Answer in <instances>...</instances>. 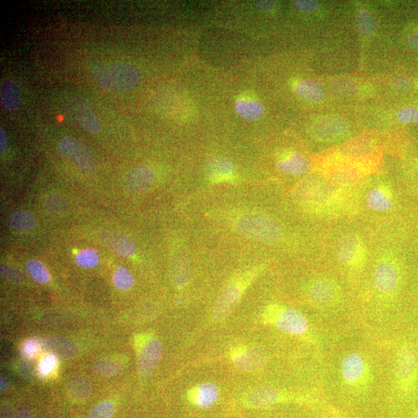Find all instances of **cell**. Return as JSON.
<instances>
[{"label": "cell", "instance_id": "31", "mask_svg": "<svg viewBox=\"0 0 418 418\" xmlns=\"http://www.w3.org/2000/svg\"><path fill=\"white\" fill-rule=\"evenodd\" d=\"M113 284L121 291L130 290L134 285V278L129 269L119 267L114 274Z\"/></svg>", "mask_w": 418, "mask_h": 418}, {"label": "cell", "instance_id": "39", "mask_svg": "<svg viewBox=\"0 0 418 418\" xmlns=\"http://www.w3.org/2000/svg\"><path fill=\"white\" fill-rule=\"evenodd\" d=\"M8 137L6 135L3 128H0V152L3 153L8 148Z\"/></svg>", "mask_w": 418, "mask_h": 418}, {"label": "cell", "instance_id": "36", "mask_svg": "<svg viewBox=\"0 0 418 418\" xmlns=\"http://www.w3.org/2000/svg\"><path fill=\"white\" fill-rule=\"evenodd\" d=\"M397 119L401 123L418 122V109L415 107L404 108L397 115Z\"/></svg>", "mask_w": 418, "mask_h": 418}, {"label": "cell", "instance_id": "29", "mask_svg": "<svg viewBox=\"0 0 418 418\" xmlns=\"http://www.w3.org/2000/svg\"><path fill=\"white\" fill-rule=\"evenodd\" d=\"M69 392L72 399L76 401H84L91 394V385L85 379L72 381L69 385Z\"/></svg>", "mask_w": 418, "mask_h": 418}, {"label": "cell", "instance_id": "37", "mask_svg": "<svg viewBox=\"0 0 418 418\" xmlns=\"http://www.w3.org/2000/svg\"><path fill=\"white\" fill-rule=\"evenodd\" d=\"M39 349L40 346L37 342L29 340L24 344L22 353L28 358H32L37 353Z\"/></svg>", "mask_w": 418, "mask_h": 418}, {"label": "cell", "instance_id": "41", "mask_svg": "<svg viewBox=\"0 0 418 418\" xmlns=\"http://www.w3.org/2000/svg\"><path fill=\"white\" fill-rule=\"evenodd\" d=\"M30 415V409L28 408H23L19 409L17 414L11 418H29Z\"/></svg>", "mask_w": 418, "mask_h": 418}, {"label": "cell", "instance_id": "7", "mask_svg": "<svg viewBox=\"0 0 418 418\" xmlns=\"http://www.w3.org/2000/svg\"><path fill=\"white\" fill-rule=\"evenodd\" d=\"M264 267H256L249 271L241 272L227 283L221 290L212 311L213 320H224L239 304L246 290L262 271Z\"/></svg>", "mask_w": 418, "mask_h": 418}, {"label": "cell", "instance_id": "15", "mask_svg": "<svg viewBox=\"0 0 418 418\" xmlns=\"http://www.w3.org/2000/svg\"><path fill=\"white\" fill-rule=\"evenodd\" d=\"M156 181V175L149 167L140 166L132 168L126 175L124 184L128 191L142 193L150 188Z\"/></svg>", "mask_w": 418, "mask_h": 418}, {"label": "cell", "instance_id": "38", "mask_svg": "<svg viewBox=\"0 0 418 418\" xmlns=\"http://www.w3.org/2000/svg\"><path fill=\"white\" fill-rule=\"evenodd\" d=\"M294 4L299 10L306 12H312L318 9V3L315 1H294Z\"/></svg>", "mask_w": 418, "mask_h": 418}, {"label": "cell", "instance_id": "11", "mask_svg": "<svg viewBox=\"0 0 418 418\" xmlns=\"http://www.w3.org/2000/svg\"><path fill=\"white\" fill-rule=\"evenodd\" d=\"M369 210L378 213L404 211L399 193L387 184L376 185L368 191L365 199Z\"/></svg>", "mask_w": 418, "mask_h": 418}, {"label": "cell", "instance_id": "21", "mask_svg": "<svg viewBox=\"0 0 418 418\" xmlns=\"http://www.w3.org/2000/svg\"><path fill=\"white\" fill-rule=\"evenodd\" d=\"M0 99L5 109L10 112H17L22 106V96L17 84L11 79H6L2 83Z\"/></svg>", "mask_w": 418, "mask_h": 418}, {"label": "cell", "instance_id": "22", "mask_svg": "<svg viewBox=\"0 0 418 418\" xmlns=\"http://www.w3.org/2000/svg\"><path fill=\"white\" fill-rule=\"evenodd\" d=\"M235 111L247 121L258 120L265 113V107L259 101L251 98H242L237 101Z\"/></svg>", "mask_w": 418, "mask_h": 418}, {"label": "cell", "instance_id": "40", "mask_svg": "<svg viewBox=\"0 0 418 418\" xmlns=\"http://www.w3.org/2000/svg\"><path fill=\"white\" fill-rule=\"evenodd\" d=\"M256 8L262 12L271 11L275 6V3L273 1H258L255 3Z\"/></svg>", "mask_w": 418, "mask_h": 418}, {"label": "cell", "instance_id": "34", "mask_svg": "<svg viewBox=\"0 0 418 418\" xmlns=\"http://www.w3.org/2000/svg\"><path fill=\"white\" fill-rule=\"evenodd\" d=\"M115 407L110 401H105L97 404L90 413L89 418H112Z\"/></svg>", "mask_w": 418, "mask_h": 418}, {"label": "cell", "instance_id": "9", "mask_svg": "<svg viewBox=\"0 0 418 418\" xmlns=\"http://www.w3.org/2000/svg\"><path fill=\"white\" fill-rule=\"evenodd\" d=\"M376 157L357 160L335 161L325 165L326 179L334 185L349 190L374 170Z\"/></svg>", "mask_w": 418, "mask_h": 418}, {"label": "cell", "instance_id": "42", "mask_svg": "<svg viewBox=\"0 0 418 418\" xmlns=\"http://www.w3.org/2000/svg\"><path fill=\"white\" fill-rule=\"evenodd\" d=\"M417 414H418V411H417Z\"/></svg>", "mask_w": 418, "mask_h": 418}, {"label": "cell", "instance_id": "3", "mask_svg": "<svg viewBox=\"0 0 418 418\" xmlns=\"http://www.w3.org/2000/svg\"><path fill=\"white\" fill-rule=\"evenodd\" d=\"M383 344L386 356L384 401L393 406L417 401L418 320L403 328Z\"/></svg>", "mask_w": 418, "mask_h": 418}, {"label": "cell", "instance_id": "13", "mask_svg": "<svg viewBox=\"0 0 418 418\" xmlns=\"http://www.w3.org/2000/svg\"><path fill=\"white\" fill-rule=\"evenodd\" d=\"M163 347L158 338L146 340L140 349L137 357V369L142 377L150 376L160 362Z\"/></svg>", "mask_w": 418, "mask_h": 418}, {"label": "cell", "instance_id": "26", "mask_svg": "<svg viewBox=\"0 0 418 418\" xmlns=\"http://www.w3.org/2000/svg\"><path fill=\"white\" fill-rule=\"evenodd\" d=\"M26 269L33 281L38 284L44 285L50 281V274L42 262L36 259H31L26 265Z\"/></svg>", "mask_w": 418, "mask_h": 418}, {"label": "cell", "instance_id": "28", "mask_svg": "<svg viewBox=\"0 0 418 418\" xmlns=\"http://www.w3.org/2000/svg\"><path fill=\"white\" fill-rule=\"evenodd\" d=\"M93 370L101 376L111 377L117 375L123 369L122 363L110 360H99L94 363Z\"/></svg>", "mask_w": 418, "mask_h": 418}, {"label": "cell", "instance_id": "23", "mask_svg": "<svg viewBox=\"0 0 418 418\" xmlns=\"http://www.w3.org/2000/svg\"><path fill=\"white\" fill-rule=\"evenodd\" d=\"M298 95L309 102L319 103L325 97V90L318 81L306 79L296 85Z\"/></svg>", "mask_w": 418, "mask_h": 418}, {"label": "cell", "instance_id": "24", "mask_svg": "<svg viewBox=\"0 0 418 418\" xmlns=\"http://www.w3.org/2000/svg\"><path fill=\"white\" fill-rule=\"evenodd\" d=\"M78 122L85 131L97 133L100 131V124L95 112L85 99L80 103L77 111Z\"/></svg>", "mask_w": 418, "mask_h": 418}, {"label": "cell", "instance_id": "14", "mask_svg": "<svg viewBox=\"0 0 418 418\" xmlns=\"http://www.w3.org/2000/svg\"><path fill=\"white\" fill-rule=\"evenodd\" d=\"M101 244L124 258H131L136 253L137 247L128 235L117 231H103L98 237Z\"/></svg>", "mask_w": 418, "mask_h": 418}, {"label": "cell", "instance_id": "6", "mask_svg": "<svg viewBox=\"0 0 418 418\" xmlns=\"http://www.w3.org/2000/svg\"><path fill=\"white\" fill-rule=\"evenodd\" d=\"M92 76L103 90L112 93L131 91L142 82V74L138 67L125 62L110 65L98 62L93 65Z\"/></svg>", "mask_w": 418, "mask_h": 418}, {"label": "cell", "instance_id": "25", "mask_svg": "<svg viewBox=\"0 0 418 418\" xmlns=\"http://www.w3.org/2000/svg\"><path fill=\"white\" fill-rule=\"evenodd\" d=\"M9 224L15 231H29L37 226V220L32 213L20 210L10 215Z\"/></svg>", "mask_w": 418, "mask_h": 418}, {"label": "cell", "instance_id": "5", "mask_svg": "<svg viewBox=\"0 0 418 418\" xmlns=\"http://www.w3.org/2000/svg\"><path fill=\"white\" fill-rule=\"evenodd\" d=\"M328 180L313 178L303 182L295 191L300 206L310 213L329 215L346 207L349 194Z\"/></svg>", "mask_w": 418, "mask_h": 418}, {"label": "cell", "instance_id": "27", "mask_svg": "<svg viewBox=\"0 0 418 418\" xmlns=\"http://www.w3.org/2000/svg\"><path fill=\"white\" fill-rule=\"evenodd\" d=\"M315 408L318 410L320 418H362L359 415L336 408L326 401H324Z\"/></svg>", "mask_w": 418, "mask_h": 418}, {"label": "cell", "instance_id": "32", "mask_svg": "<svg viewBox=\"0 0 418 418\" xmlns=\"http://www.w3.org/2000/svg\"><path fill=\"white\" fill-rule=\"evenodd\" d=\"M76 262L80 267L86 269L96 267L99 265V256L95 249H85L77 254Z\"/></svg>", "mask_w": 418, "mask_h": 418}, {"label": "cell", "instance_id": "19", "mask_svg": "<svg viewBox=\"0 0 418 418\" xmlns=\"http://www.w3.org/2000/svg\"><path fill=\"white\" fill-rule=\"evenodd\" d=\"M206 174L213 183L233 181L235 178L234 167L231 161L222 157H215L208 161Z\"/></svg>", "mask_w": 418, "mask_h": 418}, {"label": "cell", "instance_id": "8", "mask_svg": "<svg viewBox=\"0 0 418 418\" xmlns=\"http://www.w3.org/2000/svg\"><path fill=\"white\" fill-rule=\"evenodd\" d=\"M234 228L244 237L265 244H276L283 235L282 228L278 221L260 213L238 215L234 219Z\"/></svg>", "mask_w": 418, "mask_h": 418}, {"label": "cell", "instance_id": "4", "mask_svg": "<svg viewBox=\"0 0 418 418\" xmlns=\"http://www.w3.org/2000/svg\"><path fill=\"white\" fill-rule=\"evenodd\" d=\"M262 320L266 326L274 328L283 335L304 344L309 352L321 362L336 338L320 326L308 314L296 308L278 303L265 308Z\"/></svg>", "mask_w": 418, "mask_h": 418}, {"label": "cell", "instance_id": "20", "mask_svg": "<svg viewBox=\"0 0 418 418\" xmlns=\"http://www.w3.org/2000/svg\"><path fill=\"white\" fill-rule=\"evenodd\" d=\"M42 346L53 355L71 359L78 353V348L72 340L62 337H51L42 340Z\"/></svg>", "mask_w": 418, "mask_h": 418}, {"label": "cell", "instance_id": "16", "mask_svg": "<svg viewBox=\"0 0 418 418\" xmlns=\"http://www.w3.org/2000/svg\"><path fill=\"white\" fill-rule=\"evenodd\" d=\"M219 389L217 384L206 382L192 387L188 391L187 397L194 406L201 409L212 408L219 401Z\"/></svg>", "mask_w": 418, "mask_h": 418}, {"label": "cell", "instance_id": "2", "mask_svg": "<svg viewBox=\"0 0 418 418\" xmlns=\"http://www.w3.org/2000/svg\"><path fill=\"white\" fill-rule=\"evenodd\" d=\"M319 381L328 403L367 406L385 400L386 356L382 342L362 326L336 337L320 363Z\"/></svg>", "mask_w": 418, "mask_h": 418}, {"label": "cell", "instance_id": "30", "mask_svg": "<svg viewBox=\"0 0 418 418\" xmlns=\"http://www.w3.org/2000/svg\"><path fill=\"white\" fill-rule=\"evenodd\" d=\"M44 207L46 210L52 215H60L65 212L67 204L62 194L53 193L46 197Z\"/></svg>", "mask_w": 418, "mask_h": 418}, {"label": "cell", "instance_id": "33", "mask_svg": "<svg viewBox=\"0 0 418 418\" xmlns=\"http://www.w3.org/2000/svg\"><path fill=\"white\" fill-rule=\"evenodd\" d=\"M357 25H358L360 35L369 37L373 35L376 30L375 20L367 11H360L357 16Z\"/></svg>", "mask_w": 418, "mask_h": 418}, {"label": "cell", "instance_id": "35", "mask_svg": "<svg viewBox=\"0 0 418 418\" xmlns=\"http://www.w3.org/2000/svg\"><path fill=\"white\" fill-rule=\"evenodd\" d=\"M57 364V357L56 355L49 354L46 356L44 358L40 361L39 365V371L42 376H48L53 369L56 368Z\"/></svg>", "mask_w": 418, "mask_h": 418}, {"label": "cell", "instance_id": "10", "mask_svg": "<svg viewBox=\"0 0 418 418\" xmlns=\"http://www.w3.org/2000/svg\"><path fill=\"white\" fill-rule=\"evenodd\" d=\"M57 151L60 156L69 158L83 174L92 175L97 172L96 158L82 141L73 137L62 138L59 141Z\"/></svg>", "mask_w": 418, "mask_h": 418}, {"label": "cell", "instance_id": "17", "mask_svg": "<svg viewBox=\"0 0 418 418\" xmlns=\"http://www.w3.org/2000/svg\"><path fill=\"white\" fill-rule=\"evenodd\" d=\"M279 169L294 177L304 176L310 171L311 163L306 155L299 152H287L278 162Z\"/></svg>", "mask_w": 418, "mask_h": 418}, {"label": "cell", "instance_id": "18", "mask_svg": "<svg viewBox=\"0 0 418 418\" xmlns=\"http://www.w3.org/2000/svg\"><path fill=\"white\" fill-rule=\"evenodd\" d=\"M348 124L339 118H326L319 121L314 127L316 139L325 142H331L346 134Z\"/></svg>", "mask_w": 418, "mask_h": 418}, {"label": "cell", "instance_id": "1", "mask_svg": "<svg viewBox=\"0 0 418 418\" xmlns=\"http://www.w3.org/2000/svg\"><path fill=\"white\" fill-rule=\"evenodd\" d=\"M412 240L374 262L360 294L361 326L382 342L418 320V242Z\"/></svg>", "mask_w": 418, "mask_h": 418}, {"label": "cell", "instance_id": "12", "mask_svg": "<svg viewBox=\"0 0 418 418\" xmlns=\"http://www.w3.org/2000/svg\"><path fill=\"white\" fill-rule=\"evenodd\" d=\"M231 359L241 372L254 373L264 369L271 356L264 349L241 346L232 349Z\"/></svg>", "mask_w": 418, "mask_h": 418}]
</instances>
